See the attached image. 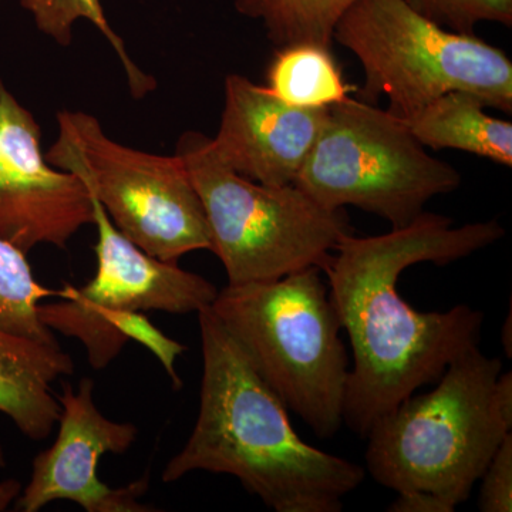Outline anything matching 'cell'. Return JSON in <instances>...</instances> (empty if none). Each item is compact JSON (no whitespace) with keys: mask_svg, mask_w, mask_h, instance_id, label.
Returning <instances> with one entry per match:
<instances>
[{"mask_svg":"<svg viewBox=\"0 0 512 512\" xmlns=\"http://www.w3.org/2000/svg\"><path fill=\"white\" fill-rule=\"evenodd\" d=\"M504 235L495 220L454 227L451 218L424 211L387 234L342 238L323 274L352 348L343 424L353 433L366 437L379 417L480 345L483 312L468 305L417 311L400 296V275L421 262L460 261Z\"/></svg>","mask_w":512,"mask_h":512,"instance_id":"cell-1","label":"cell"},{"mask_svg":"<svg viewBox=\"0 0 512 512\" xmlns=\"http://www.w3.org/2000/svg\"><path fill=\"white\" fill-rule=\"evenodd\" d=\"M202 346L200 412L164 483L207 471L237 477L276 512H340L366 470L303 441L289 410L262 380L210 308L198 313Z\"/></svg>","mask_w":512,"mask_h":512,"instance_id":"cell-2","label":"cell"},{"mask_svg":"<svg viewBox=\"0 0 512 512\" xmlns=\"http://www.w3.org/2000/svg\"><path fill=\"white\" fill-rule=\"evenodd\" d=\"M436 383L372 424L365 470L397 494L426 491L456 508L512 433V373L477 346L453 360Z\"/></svg>","mask_w":512,"mask_h":512,"instance_id":"cell-3","label":"cell"},{"mask_svg":"<svg viewBox=\"0 0 512 512\" xmlns=\"http://www.w3.org/2000/svg\"><path fill=\"white\" fill-rule=\"evenodd\" d=\"M322 274L312 266L276 281L228 285L210 309L286 409L329 440L343 426L350 365Z\"/></svg>","mask_w":512,"mask_h":512,"instance_id":"cell-4","label":"cell"},{"mask_svg":"<svg viewBox=\"0 0 512 512\" xmlns=\"http://www.w3.org/2000/svg\"><path fill=\"white\" fill-rule=\"evenodd\" d=\"M175 154L200 197L228 285L276 281L312 266L325 271L353 234L345 211L322 207L295 184L265 185L235 173L200 131H185Z\"/></svg>","mask_w":512,"mask_h":512,"instance_id":"cell-5","label":"cell"},{"mask_svg":"<svg viewBox=\"0 0 512 512\" xmlns=\"http://www.w3.org/2000/svg\"><path fill=\"white\" fill-rule=\"evenodd\" d=\"M365 73L359 99L406 120L440 97L461 90L491 109L512 113V62L476 35L437 25L406 0H357L333 32Z\"/></svg>","mask_w":512,"mask_h":512,"instance_id":"cell-6","label":"cell"},{"mask_svg":"<svg viewBox=\"0 0 512 512\" xmlns=\"http://www.w3.org/2000/svg\"><path fill=\"white\" fill-rule=\"evenodd\" d=\"M293 184L328 210L352 205L397 229L431 198L456 191L461 174L430 156L402 119L349 96L329 107Z\"/></svg>","mask_w":512,"mask_h":512,"instance_id":"cell-7","label":"cell"},{"mask_svg":"<svg viewBox=\"0 0 512 512\" xmlns=\"http://www.w3.org/2000/svg\"><path fill=\"white\" fill-rule=\"evenodd\" d=\"M47 163L77 175L103 205L114 227L148 255L165 262L207 249L210 228L183 161L111 140L84 111L57 114Z\"/></svg>","mask_w":512,"mask_h":512,"instance_id":"cell-8","label":"cell"},{"mask_svg":"<svg viewBox=\"0 0 512 512\" xmlns=\"http://www.w3.org/2000/svg\"><path fill=\"white\" fill-rule=\"evenodd\" d=\"M92 202L96 275L82 288L66 285L59 289L60 302L40 303L37 312L53 332L80 340L90 365L103 370L127 343L111 329V316L144 311L200 313L210 308L218 289L204 276L184 271L177 262L148 255L114 227L93 195Z\"/></svg>","mask_w":512,"mask_h":512,"instance_id":"cell-9","label":"cell"},{"mask_svg":"<svg viewBox=\"0 0 512 512\" xmlns=\"http://www.w3.org/2000/svg\"><path fill=\"white\" fill-rule=\"evenodd\" d=\"M87 224L92 195L47 163L39 123L0 77V238L28 255L37 245L66 247Z\"/></svg>","mask_w":512,"mask_h":512,"instance_id":"cell-10","label":"cell"},{"mask_svg":"<svg viewBox=\"0 0 512 512\" xmlns=\"http://www.w3.org/2000/svg\"><path fill=\"white\" fill-rule=\"evenodd\" d=\"M94 382L80 380L74 390L66 384L57 396L59 434L55 443L33 460L32 476L16 500L23 512H37L57 500L73 501L87 512H144L140 503L148 477L111 488L97 476L104 454H123L137 439V427L107 419L94 403Z\"/></svg>","mask_w":512,"mask_h":512,"instance_id":"cell-11","label":"cell"},{"mask_svg":"<svg viewBox=\"0 0 512 512\" xmlns=\"http://www.w3.org/2000/svg\"><path fill=\"white\" fill-rule=\"evenodd\" d=\"M329 107L291 106L261 84L228 74L215 153L235 173L265 185L295 183Z\"/></svg>","mask_w":512,"mask_h":512,"instance_id":"cell-12","label":"cell"},{"mask_svg":"<svg viewBox=\"0 0 512 512\" xmlns=\"http://www.w3.org/2000/svg\"><path fill=\"white\" fill-rule=\"evenodd\" d=\"M72 356L52 346L0 329V413L28 439L42 441L60 417L52 384L73 375Z\"/></svg>","mask_w":512,"mask_h":512,"instance_id":"cell-13","label":"cell"},{"mask_svg":"<svg viewBox=\"0 0 512 512\" xmlns=\"http://www.w3.org/2000/svg\"><path fill=\"white\" fill-rule=\"evenodd\" d=\"M485 107L476 94L453 90L403 121L421 146L464 151L511 167V121L495 119Z\"/></svg>","mask_w":512,"mask_h":512,"instance_id":"cell-14","label":"cell"},{"mask_svg":"<svg viewBox=\"0 0 512 512\" xmlns=\"http://www.w3.org/2000/svg\"><path fill=\"white\" fill-rule=\"evenodd\" d=\"M266 87L285 103L303 109L330 107L353 90L332 49L312 43L278 47L266 69Z\"/></svg>","mask_w":512,"mask_h":512,"instance_id":"cell-15","label":"cell"},{"mask_svg":"<svg viewBox=\"0 0 512 512\" xmlns=\"http://www.w3.org/2000/svg\"><path fill=\"white\" fill-rule=\"evenodd\" d=\"M357 0H235L245 18L259 20L278 47L312 43L332 49L339 20Z\"/></svg>","mask_w":512,"mask_h":512,"instance_id":"cell-16","label":"cell"},{"mask_svg":"<svg viewBox=\"0 0 512 512\" xmlns=\"http://www.w3.org/2000/svg\"><path fill=\"white\" fill-rule=\"evenodd\" d=\"M57 293L36 281L25 252L0 238V329L46 345H59L37 312L43 299Z\"/></svg>","mask_w":512,"mask_h":512,"instance_id":"cell-17","label":"cell"},{"mask_svg":"<svg viewBox=\"0 0 512 512\" xmlns=\"http://www.w3.org/2000/svg\"><path fill=\"white\" fill-rule=\"evenodd\" d=\"M20 6L32 16L36 28L55 40L57 45L67 47L73 42V28L77 20L93 23L106 37L107 42L119 56L126 72L128 87L136 99L153 92L156 80L144 73L128 55L121 37L111 28L101 0H20Z\"/></svg>","mask_w":512,"mask_h":512,"instance_id":"cell-18","label":"cell"},{"mask_svg":"<svg viewBox=\"0 0 512 512\" xmlns=\"http://www.w3.org/2000/svg\"><path fill=\"white\" fill-rule=\"evenodd\" d=\"M421 15L453 32L474 35L481 22L511 28L512 0H406Z\"/></svg>","mask_w":512,"mask_h":512,"instance_id":"cell-19","label":"cell"},{"mask_svg":"<svg viewBox=\"0 0 512 512\" xmlns=\"http://www.w3.org/2000/svg\"><path fill=\"white\" fill-rule=\"evenodd\" d=\"M109 322L111 329L121 339L126 340V342L136 340V342L146 346L150 352H153V355L164 366L167 375L173 380L175 389H180L183 382H181L177 369H175V362L187 350L183 343L165 336L141 312L119 313V315L111 316Z\"/></svg>","mask_w":512,"mask_h":512,"instance_id":"cell-20","label":"cell"},{"mask_svg":"<svg viewBox=\"0 0 512 512\" xmlns=\"http://www.w3.org/2000/svg\"><path fill=\"white\" fill-rule=\"evenodd\" d=\"M481 512L512 511V433L507 434L480 478Z\"/></svg>","mask_w":512,"mask_h":512,"instance_id":"cell-21","label":"cell"},{"mask_svg":"<svg viewBox=\"0 0 512 512\" xmlns=\"http://www.w3.org/2000/svg\"><path fill=\"white\" fill-rule=\"evenodd\" d=\"M446 501L426 491H410V493L397 494L396 500L390 504L387 511L392 512H453Z\"/></svg>","mask_w":512,"mask_h":512,"instance_id":"cell-22","label":"cell"},{"mask_svg":"<svg viewBox=\"0 0 512 512\" xmlns=\"http://www.w3.org/2000/svg\"><path fill=\"white\" fill-rule=\"evenodd\" d=\"M16 498L15 485L6 480L0 483V511H5Z\"/></svg>","mask_w":512,"mask_h":512,"instance_id":"cell-23","label":"cell"},{"mask_svg":"<svg viewBox=\"0 0 512 512\" xmlns=\"http://www.w3.org/2000/svg\"><path fill=\"white\" fill-rule=\"evenodd\" d=\"M511 311L508 312L507 319H505V323L503 326V345L505 350V355L508 356V359H511L512 355V340H511Z\"/></svg>","mask_w":512,"mask_h":512,"instance_id":"cell-24","label":"cell"},{"mask_svg":"<svg viewBox=\"0 0 512 512\" xmlns=\"http://www.w3.org/2000/svg\"><path fill=\"white\" fill-rule=\"evenodd\" d=\"M6 466V454L5 450H3V447L0 446V468H3Z\"/></svg>","mask_w":512,"mask_h":512,"instance_id":"cell-25","label":"cell"}]
</instances>
